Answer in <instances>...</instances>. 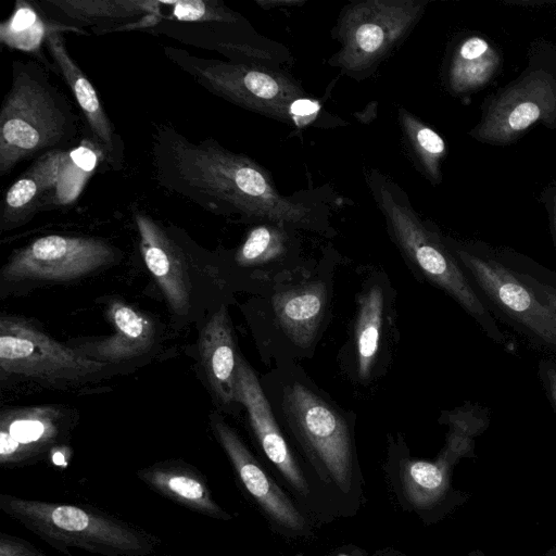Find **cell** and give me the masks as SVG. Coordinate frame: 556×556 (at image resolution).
<instances>
[{"label": "cell", "instance_id": "cell-1", "mask_svg": "<svg viewBox=\"0 0 556 556\" xmlns=\"http://www.w3.org/2000/svg\"><path fill=\"white\" fill-rule=\"evenodd\" d=\"M157 184L215 214L308 227L309 210L281 195L269 175L250 157L213 138L193 142L167 125L152 134Z\"/></svg>", "mask_w": 556, "mask_h": 556}, {"label": "cell", "instance_id": "cell-2", "mask_svg": "<svg viewBox=\"0 0 556 556\" xmlns=\"http://www.w3.org/2000/svg\"><path fill=\"white\" fill-rule=\"evenodd\" d=\"M78 134L79 116L46 68L14 60L0 111V176L39 153L64 151Z\"/></svg>", "mask_w": 556, "mask_h": 556}, {"label": "cell", "instance_id": "cell-3", "mask_svg": "<svg viewBox=\"0 0 556 556\" xmlns=\"http://www.w3.org/2000/svg\"><path fill=\"white\" fill-rule=\"evenodd\" d=\"M0 509L68 556L73 549L101 556H149L161 544L154 534L90 506L2 493Z\"/></svg>", "mask_w": 556, "mask_h": 556}, {"label": "cell", "instance_id": "cell-4", "mask_svg": "<svg viewBox=\"0 0 556 556\" xmlns=\"http://www.w3.org/2000/svg\"><path fill=\"white\" fill-rule=\"evenodd\" d=\"M289 427L320 483L352 504L362 497V477L351 431L328 403L301 383L285 390Z\"/></svg>", "mask_w": 556, "mask_h": 556}, {"label": "cell", "instance_id": "cell-5", "mask_svg": "<svg viewBox=\"0 0 556 556\" xmlns=\"http://www.w3.org/2000/svg\"><path fill=\"white\" fill-rule=\"evenodd\" d=\"M165 55L210 92L247 110L293 122V103L304 91L285 75L245 63L199 58L165 47Z\"/></svg>", "mask_w": 556, "mask_h": 556}, {"label": "cell", "instance_id": "cell-6", "mask_svg": "<svg viewBox=\"0 0 556 556\" xmlns=\"http://www.w3.org/2000/svg\"><path fill=\"white\" fill-rule=\"evenodd\" d=\"M426 4L420 0H366L345 7L336 31L341 48L330 63L352 75L372 70L410 33Z\"/></svg>", "mask_w": 556, "mask_h": 556}, {"label": "cell", "instance_id": "cell-7", "mask_svg": "<svg viewBox=\"0 0 556 556\" xmlns=\"http://www.w3.org/2000/svg\"><path fill=\"white\" fill-rule=\"evenodd\" d=\"M371 190L378 206L406 256L427 276L450 293L468 312L482 315L485 309L454 257L439 238L418 218L395 187L377 177Z\"/></svg>", "mask_w": 556, "mask_h": 556}, {"label": "cell", "instance_id": "cell-8", "mask_svg": "<svg viewBox=\"0 0 556 556\" xmlns=\"http://www.w3.org/2000/svg\"><path fill=\"white\" fill-rule=\"evenodd\" d=\"M108 366L64 345L25 319H0V368L8 376L38 381H78Z\"/></svg>", "mask_w": 556, "mask_h": 556}, {"label": "cell", "instance_id": "cell-9", "mask_svg": "<svg viewBox=\"0 0 556 556\" xmlns=\"http://www.w3.org/2000/svg\"><path fill=\"white\" fill-rule=\"evenodd\" d=\"M115 256V249L102 239L49 235L15 251L3 266L1 279L68 281L97 271Z\"/></svg>", "mask_w": 556, "mask_h": 556}, {"label": "cell", "instance_id": "cell-10", "mask_svg": "<svg viewBox=\"0 0 556 556\" xmlns=\"http://www.w3.org/2000/svg\"><path fill=\"white\" fill-rule=\"evenodd\" d=\"M212 426L240 484L273 529L288 538L309 535L312 526L305 511L268 475L238 433L219 417L212 419Z\"/></svg>", "mask_w": 556, "mask_h": 556}, {"label": "cell", "instance_id": "cell-11", "mask_svg": "<svg viewBox=\"0 0 556 556\" xmlns=\"http://www.w3.org/2000/svg\"><path fill=\"white\" fill-rule=\"evenodd\" d=\"M555 118L556 80L548 72L538 70L494 98L471 136L483 142L508 143L534 123H553Z\"/></svg>", "mask_w": 556, "mask_h": 556}, {"label": "cell", "instance_id": "cell-12", "mask_svg": "<svg viewBox=\"0 0 556 556\" xmlns=\"http://www.w3.org/2000/svg\"><path fill=\"white\" fill-rule=\"evenodd\" d=\"M446 448L435 460L412 458L394 453L388 463V476L395 496L404 509L426 519L443 502L450 488L448 469L465 445L469 424L454 422Z\"/></svg>", "mask_w": 556, "mask_h": 556}, {"label": "cell", "instance_id": "cell-13", "mask_svg": "<svg viewBox=\"0 0 556 556\" xmlns=\"http://www.w3.org/2000/svg\"><path fill=\"white\" fill-rule=\"evenodd\" d=\"M237 395L238 403L247 408L250 425L266 458L296 496L311 502L314 496L312 483L282 435L254 371L240 355Z\"/></svg>", "mask_w": 556, "mask_h": 556}, {"label": "cell", "instance_id": "cell-14", "mask_svg": "<svg viewBox=\"0 0 556 556\" xmlns=\"http://www.w3.org/2000/svg\"><path fill=\"white\" fill-rule=\"evenodd\" d=\"M481 289L543 341L556 346V313L500 263L458 250Z\"/></svg>", "mask_w": 556, "mask_h": 556}, {"label": "cell", "instance_id": "cell-15", "mask_svg": "<svg viewBox=\"0 0 556 556\" xmlns=\"http://www.w3.org/2000/svg\"><path fill=\"white\" fill-rule=\"evenodd\" d=\"M61 412L47 406L2 412L0 418V464L20 467L39 460L63 437Z\"/></svg>", "mask_w": 556, "mask_h": 556}, {"label": "cell", "instance_id": "cell-16", "mask_svg": "<svg viewBox=\"0 0 556 556\" xmlns=\"http://www.w3.org/2000/svg\"><path fill=\"white\" fill-rule=\"evenodd\" d=\"M140 251L170 308L185 315L189 309L190 285L182 252L167 230L142 212L135 214Z\"/></svg>", "mask_w": 556, "mask_h": 556}, {"label": "cell", "instance_id": "cell-17", "mask_svg": "<svg viewBox=\"0 0 556 556\" xmlns=\"http://www.w3.org/2000/svg\"><path fill=\"white\" fill-rule=\"evenodd\" d=\"M45 42L59 73L84 114L93 139L105 152L111 164H119L123 150L121 139L102 106L94 87L68 53L62 34L59 29L50 27Z\"/></svg>", "mask_w": 556, "mask_h": 556}, {"label": "cell", "instance_id": "cell-18", "mask_svg": "<svg viewBox=\"0 0 556 556\" xmlns=\"http://www.w3.org/2000/svg\"><path fill=\"white\" fill-rule=\"evenodd\" d=\"M137 477L152 491L193 513L220 521L233 518L215 501L205 477L184 462L155 463L139 469Z\"/></svg>", "mask_w": 556, "mask_h": 556}, {"label": "cell", "instance_id": "cell-19", "mask_svg": "<svg viewBox=\"0 0 556 556\" xmlns=\"http://www.w3.org/2000/svg\"><path fill=\"white\" fill-rule=\"evenodd\" d=\"M106 316L113 333L80 344L76 348L80 353L109 364L132 359L151 350L155 340V326L150 318L122 301H112Z\"/></svg>", "mask_w": 556, "mask_h": 556}, {"label": "cell", "instance_id": "cell-20", "mask_svg": "<svg viewBox=\"0 0 556 556\" xmlns=\"http://www.w3.org/2000/svg\"><path fill=\"white\" fill-rule=\"evenodd\" d=\"M67 159L65 151L45 153L14 181L3 200L0 218L2 231L20 227L31 218L55 190Z\"/></svg>", "mask_w": 556, "mask_h": 556}, {"label": "cell", "instance_id": "cell-21", "mask_svg": "<svg viewBox=\"0 0 556 556\" xmlns=\"http://www.w3.org/2000/svg\"><path fill=\"white\" fill-rule=\"evenodd\" d=\"M199 351L210 386L224 404L238 403V355L226 307L216 311L200 333Z\"/></svg>", "mask_w": 556, "mask_h": 556}, {"label": "cell", "instance_id": "cell-22", "mask_svg": "<svg viewBox=\"0 0 556 556\" xmlns=\"http://www.w3.org/2000/svg\"><path fill=\"white\" fill-rule=\"evenodd\" d=\"M55 11L68 20L87 25H97L105 31L114 26L122 30L135 27L155 26L154 15L165 18L161 13L162 0H49L46 1ZM101 29V30H102Z\"/></svg>", "mask_w": 556, "mask_h": 556}, {"label": "cell", "instance_id": "cell-23", "mask_svg": "<svg viewBox=\"0 0 556 556\" xmlns=\"http://www.w3.org/2000/svg\"><path fill=\"white\" fill-rule=\"evenodd\" d=\"M278 324L294 343L306 346L323 319L327 293L323 283L312 282L278 293L274 300Z\"/></svg>", "mask_w": 556, "mask_h": 556}, {"label": "cell", "instance_id": "cell-24", "mask_svg": "<svg viewBox=\"0 0 556 556\" xmlns=\"http://www.w3.org/2000/svg\"><path fill=\"white\" fill-rule=\"evenodd\" d=\"M500 65L497 52L478 36L465 39L456 49L448 70V84L455 92L483 87Z\"/></svg>", "mask_w": 556, "mask_h": 556}, {"label": "cell", "instance_id": "cell-25", "mask_svg": "<svg viewBox=\"0 0 556 556\" xmlns=\"http://www.w3.org/2000/svg\"><path fill=\"white\" fill-rule=\"evenodd\" d=\"M384 295L379 286L371 287L359 304L355 325V355L359 378L371 375L380 349L383 325Z\"/></svg>", "mask_w": 556, "mask_h": 556}, {"label": "cell", "instance_id": "cell-26", "mask_svg": "<svg viewBox=\"0 0 556 556\" xmlns=\"http://www.w3.org/2000/svg\"><path fill=\"white\" fill-rule=\"evenodd\" d=\"M399 117L405 139L424 173L433 182H439L440 165L446 154L444 140L406 110L400 109Z\"/></svg>", "mask_w": 556, "mask_h": 556}, {"label": "cell", "instance_id": "cell-27", "mask_svg": "<svg viewBox=\"0 0 556 556\" xmlns=\"http://www.w3.org/2000/svg\"><path fill=\"white\" fill-rule=\"evenodd\" d=\"M286 233L280 228L261 225L249 232L235 260L243 267L262 265L281 256L286 251Z\"/></svg>", "mask_w": 556, "mask_h": 556}, {"label": "cell", "instance_id": "cell-28", "mask_svg": "<svg viewBox=\"0 0 556 556\" xmlns=\"http://www.w3.org/2000/svg\"><path fill=\"white\" fill-rule=\"evenodd\" d=\"M169 17L192 23H236L240 16L218 1L175 0L168 3Z\"/></svg>", "mask_w": 556, "mask_h": 556}, {"label": "cell", "instance_id": "cell-29", "mask_svg": "<svg viewBox=\"0 0 556 556\" xmlns=\"http://www.w3.org/2000/svg\"><path fill=\"white\" fill-rule=\"evenodd\" d=\"M8 26V42L11 46L21 47V42H27L26 50H33V41H36V34L46 38L47 31L50 27L45 28V25L38 20L36 13L30 8H20L15 11L14 15L5 24ZM4 37V36H3ZM2 37V38H3Z\"/></svg>", "mask_w": 556, "mask_h": 556}, {"label": "cell", "instance_id": "cell-30", "mask_svg": "<svg viewBox=\"0 0 556 556\" xmlns=\"http://www.w3.org/2000/svg\"><path fill=\"white\" fill-rule=\"evenodd\" d=\"M0 556H48L29 541L5 532L0 533Z\"/></svg>", "mask_w": 556, "mask_h": 556}, {"label": "cell", "instance_id": "cell-31", "mask_svg": "<svg viewBox=\"0 0 556 556\" xmlns=\"http://www.w3.org/2000/svg\"><path fill=\"white\" fill-rule=\"evenodd\" d=\"M526 278L531 281V285L534 288L539 289L544 298V303H546L556 313V290L549 286L540 283L528 276H526Z\"/></svg>", "mask_w": 556, "mask_h": 556}, {"label": "cell", "instance_id": "cell-32", "mask_svg": "<svg viewBox=\"0 0 556 556\" xmlns=\"http://www.w3.org/2000/svg\"><path fill=\"white\" fill-rule=\"evenodd\" d=\"M546 377L548 382V389L551 392V395L555 402L556 405V369L555 368H547L546 369Z\"/></svg>", "mask_w": 556, "mask_h": 556}, {"label": "cell", "instance_id": "cell-33", "mask_svg": "<svg viewBox=\"0 0 556 556\" xmlns=\"http://www.w3.org/2000/svg\"><path fill=\"white\" fill-rule=\"evenodd\" d=\"M331 556H366L362 549L357 547H342L334 552Z\"/></svg>", "mask_w": 556, "mask_h": 556}, {"label": "cell", "instance_id": "cell-34", "mask_svg": "<svg viewBox=\"0 0 556 556\" xmlns=\"http://www.w3.org/2000/svg\"><path fill=\"white\" fill-rule=\"evenodd\" d=\"M375 556H405L393 548H383L378 551Z\"/></svg>", "mask_w": 556, "mask_h": 556}, {"label": "cell", "instance_id": "cell-35", "mask_svg": "<svg viewBox=\"0 0 556 556\" xmlns=\"http://www.w3.org/2000/svg\"><path fill=\"white\" fill-rule=\"evenodd\" d=\"M555 229H556V198L554 201Z\"/></svg>", "mask_w": 556, "mask_h": 556}]
</instances>
